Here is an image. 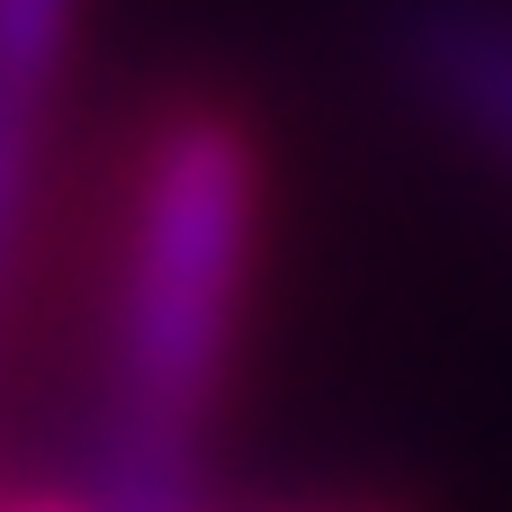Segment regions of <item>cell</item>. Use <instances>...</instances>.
Masks as SVG:
<instances>
[{
    "label": "cell",
    "instance_id": "obj_1",
    "mask_svg": "<svg viewBox=\"0 0 512 512\" xmlns=\"http://www.w3.org/2000/svg\"><path fill=\"white\" fill-rule=\"evenodd\" d=\"M261 126L216 90H171L117 171L108 306L81 441V512H207L216 423L261 270Z\"/></svg>",
    "mask_w": 512,
    "mask_h": 512
},
{
    "label": "cell",
    "instance_id": "obj_2",
    "mask_svg": "<svg viewBox=\"0 0 512 512\" xmlns=\"http://www.w3.org/2000/svg\"><path fill=\"white\" fill-rule=\"evenodd\" d=\"M387 63L432 126L512 171V0H396Z\"/></svg>",
    "mask_w": 512,
    "mask_h": 512
},
{
    "label": "cell",
    "instance_id": "obj_3",
    "mask_svg": "<svg viewBox=\"0 0 512 512\" xmlns=\"http://www.w3.org/2000/svg\"><path fill=\"white\" fill-rule=\"evenodd\" d=\"M0 512H81V495H0Z\"/></svg>",
    "mask_w": 512,
    "mask_h": 512
},
{
    "label": "cell",
    "instance_id": "obj_4",
    "mask_svg": "<svg viewBox=\"0 0 512 512\" xmlns=\"http://www.w3.org/2000/svg\"><path fill=\"white\" fill-rule=\"evenodd\" d=\"M315 512H369V504H315Z\"/></svg>",
    "mask_w": 512,
    "mask_h": 512
}]
</instances>
